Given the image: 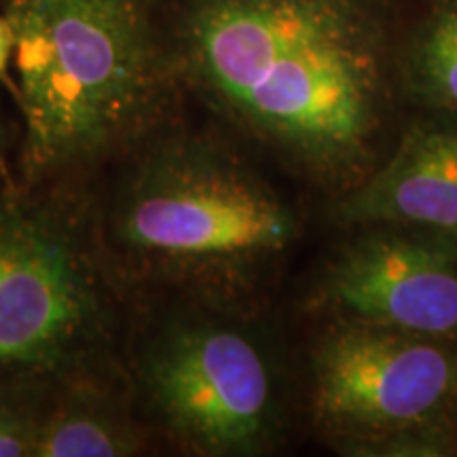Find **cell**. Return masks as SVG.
<instances>
[{"label":"cell","mask_w":457,"mask_h":457,"mask_svg":"<svg viewBox=\"0 0 457 457\" xmlns=\"http://www.w3.org/2000/svg\"><path fill=\"white\" fill-rule=\"evenodd\" d=\"M174 119L83 188L104 265L129 301L179 296L261 310L301 237V216L261 162L208 114Z\"/></svg>","instance_id":"obj_2"},{"label":"cell","mask_w":457,"mask_h":457,"mask_svg":"<svg viewBox=\"0 0 457 457\" xmlns=\"http://www.w3.org/2000/svg\"><path fill=\"white\" fill-rule=\"evenodd\" d=\"M51 394L0 387V457H37L45 404Z\"/></svg>","instance_id":"obj_10"},{"label":"cell","mask_w":457,"mask_h":457,"mask_svg":"<svg viewBox=\"0 0 457 457\" xmlns=\"http://www.w3.org/2000/svg\"><path fill=\"white\" fill-rule=\"evenodd\" d=\"M11 60H13V30H11L7 17L0 13V83L7 91L13 89Z\"/></svg>","instance_id":"obj_13"},{"label":"cell","mask_w":457,"mask_h":457,"mask_svg":"<svg viewBox=\"0 0 457 457\" xmlns=\"http://www.w3.org/2000/svg\"><path fill=\"white\" fill-rule=\"evenodd\" d=\"M128 320L83 191L0 174V387L51 394L121 370Z\"/></svg>","instance_id":"obj_4"},{"label":"cell","mask_w":457,"mask_h":457,"mask_svg":"<svg viewBox=\"0 0 457 457\" xmlns=\"http://www.w3.org/2000/svg\"><path fill=\"white\" fill-rule=\"evenodd\" d=\"M157 453L136 420L123 369L72 381L47 398L37 457H140Z\"/></svg>","instance_id":"obj_9"},{"label":"cell","mask_w":457,"mask_h":457,"mask_svg":"<svg viewBox=\"0 0 457 457\" xmlns=\"http://www.w3.org/2000/svg\"><path fill=\"white\" fill-rule=\"evenodd\" d=\"M324 295L353 322L400 333H457V254L424 237L377 233L343 250Z\"/></svg>","instance_id":"obj_7"},{"label":"cell","mask_w":457,"mask_h":457,"mask_svg":"<svg viewBox=\"0 0 457 457\" xmlns=\"http://www.w3.org/2000/svg\"><path fill=\"white\" fill-rule=\"evenodd\" d=\"M21 125L20 119H9L0 112V174H13L17 148H20Z\"/></svg>","instance_id":"obj_12"},{"label":"cell","mask_w":457,"mask_h":457,"mask_svg":"<svg viewBox=\"0 0 457 457\" xmlns=\"http://www.w3.org/2000/svg\"><path fill=\"white\" fill-rule=\"evenodd\" d=\"M187 104L330 185L362 180L390 117L370 0H153Z\"/></svg>","instance_id":"obj_1"},{"label":"cell","mask_w":457,"mask_h":457,"mask_svg":"<svg viewBox=\"0 0 457 457\" xmlns=\"http://www.w3.org/2000/svg\"><path fill=\"white\" fill-rule=\"evenodd\" d=\"M356 225H409L457 237V128L417 125L339 205Z\"/></svg>","instance_id":"obj_8"},{"label":"cell","mask_w":457,"mask_h":457,"mask_svg":"<svg viewBox=\"0 0 457 457\" xmlns=\"http://www.w3.org/2000/svg\"><path fill=\"white\" fill-rule=\"evenodd\" d=\"M420 64L428 85L457 111V9L434 20L421 45Z\"/></svg>","instance_id":"obj_11"},{"label":"cell","mask_w":457,"mask_h":457,"mask_svg":"<svg viewBox=\"0 0 457 457\" xmlns=\"http://www.w3.org/2000/svg\"><path fill=\"white\" fill-rule=\"evenodd\" d=\"M13 30L15 174L83 191L187 106L153 0H0Z\"/></svg>","instance_id":"obj_3"},{"label":"cell","mask_w":457,"mask_h":457,"mask_svg":"<svg viewBox=\"0 0 457 457\" xmlns=\"http://www.w3.org/2000/svg\"><path fill=\"white\" fill-rule=\"evenodd\" d=\"M259 313L179 296L129 301L121 369L155 451L245 457L276 447L282 377Z\"/></svg>","instance_id":"obj_5"},{"label":"cell","mask_w":457,"mask_h":457,"mask_svg":"<svg viewBox=\"0 0 457 457\" xmlns=\"http://www.w3.org/2000/svg\"><path fill=\"white\" fill-rule=\"evenodd\" d=\"M457 392V356L438 339L352 322L313 353V407L324 424L360 436L428 426Z\"/></svg>","instance_id":"obj_6"}]
</instances>
